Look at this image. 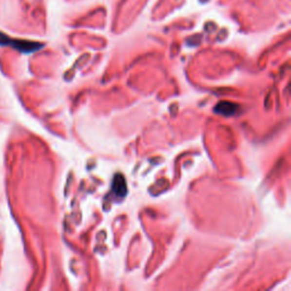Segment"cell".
<instances>
[{
  "label": "cell",
  "mask_w": 291,
  "mask_h": 291,
  "mask_svg": "<svg viewBox=\"0 0 291 291\" xmlns=\"http://www.w3.org/2000/svg\"><path fill=\"white\" fill-rule=\"evenodd\" d=\"M0 46H10L15 48L16 50L24 54H31L34 51H38L43 47L42 43L34 42V41L27 40H19V39H12L6 34L0 32Z\"/></svg>",
  "instance_id": "obj_1"
},
{
  "label": "cell",
  "mask_w": 291,
  "mask_h": 291,
  "mask_svg": "<svg viewBox=\"0 0 291 291\" xmlns=\"http://www.w3.org/2000/svg\"><path fill=\"white\" fill-rule=\"evenodd\" d=\"M239 105L234 104V102L231 101H220L218 104L214 107V113L216 114L224 116V117H231V116H234L239 111Z\"/></svg>",
  "instance_id": "obj_2"
},
{
  "label": "cell",
  "mask_w": 291,
  "mask_h": 291,
  "mask_svg": "<svg viewBox=\"0 0 291 291\" xmlns=\"http://www.w3.org/2000/svg\"><path fill=\"white\" fill-rule=\"evenodd\" d=\"M112 191L116 197L121 198V199L126 196V191H128V189H126L124 177H123L121 174H116L115 175V179L113 181L112 184Z\"/></svg>",
  "instance_id": "obj_3"
}]
</instances>
